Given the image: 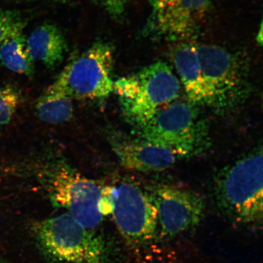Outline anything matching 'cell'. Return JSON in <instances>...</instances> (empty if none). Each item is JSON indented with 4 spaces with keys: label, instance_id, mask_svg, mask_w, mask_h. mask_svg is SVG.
<instances>
[{
    "label": "cell",
    "instance_id": "cell-1",
    "mask_svg": "<svg viewBox=\"0 0 263 263\" xmlns=\"http://www.w3.org/2000/svg\"><path fill=\"white\" fill-rule=\"evenodd\" d=\"M214 190L217 205L229 219L242 224L261 222V147L222 171L217 177Z\"/></svg>",
    "mask_w": 263,
    "mask_h": 263
},
{
    "label": "cell",
    "instance_id": "cell-2",
    "mask_svg": "<svg viewBox=\"0 0 263 263\" xmlns=\"http://www.w3.org/2000/svg\"><path fill=\"white\" fill-rule=\"evenodd\" d=\"M180 90L178 78L163 61L146 66L136 74L118 79L114 84L124 117L136 129L175 100Z\"/></svg>",
    "mask_w": 263,
    "mask_h": 263
},
{
    "label": "cell",
    "instance_id": "cell-3",
    "mask_svg": "<svg viewBox=\"0 0 263 263\" xmlns=\"http://www.w3.org/2000/svg\"><path fill=\"white\" fill-rule=\"evenodd\" d=\"M31 231L39 250L52 262H108L103 239L67 213L35 222Z\"/></svg>",
    "mask_w": 263,
    "mask_h": 263
},
{
    "label": "cell",
    "instance_id": "cell-4",
    "mask_svg": "<svg viewBox=\"0 0 263 263\" xmlns=\"http://www.w3.org/2000/svg\"><path fill=\"white\" fill-rule=\"evenodd\" d=\"M136 130L141 139L182 157L201 151L208 136L205 121L195 104L182 102L160 108Z\"/></svg>",
    "mask_w": 263,
    "mask_h": 263
},
{
    "label": "cell",
    "instance_id": "cell-5",
    "mask_svg": "<svg viewBox=\"0 0 263 263\" xmlns=\"http://www.w3.org/2000/svg\"><path fill=\"white\" fill-rule=\"evenodd\" d=\"M196 47L208 106L223 112L239 106L249 91L248 65L237 55L219 46Z\"/></svg>",
    "mask_w": 263,
    "mask_h": 263
},
{
    "label": "cell",
    "instance_id": "cell-6",
    "mask_svg": "<svg viewBox=\"0 0 263 263\" xmlns=\"http://www.w3.org/2000/svg\"><path fill=\"white\" fill-rule=\"evenodd\" d=\"M45 185L52 203L88 229L103 222V187L63 163L47 170Z\"/></svg>",
    "mask_w": 263,
    "mask_h": 263
},
{
    "label": "cell",
    "instance_id": "cell-7",
    "mask_svg": "<svg viewBox=\"0 0 263 263\" xmlns=\"http://www.w3.org/2000/svg\"><path fill=\"white\" fill-rule=\"evenodd\" d=\"M114 48L97 41L65 66L51 86L77 100H98L114 92Z\"/></svg>",
    "mask_w": 263,
    "mask_h": 263
},
{
    "label": "cell",
    "instance_id": "cell-8",
    "mask_svg": "<svg viewBox=\"0 0 263 263\" xmlns=\"http://www.w3.org/2000/svg\"><path fill=\"white\" fill-rule=\"evenodd\" d=\"M105 215H111L118 230L132 244H144L157 229V213L148 191L136 184L123 182L103 187Z\"/></svg>",
    "mask_w": 263,
    "mask_h": 263
},
{
    "label": "cell",
    "instance_id": "cell-9",
    "mask_svg": "<svg viewBox=\"0 0 263 263\" xmlns=\"http://www.w3.org/2000/svg\"><path fill=\"white\" fill-rule=\"evenodd\" d=\"M148 192L157 210V229L166 236H175L196 228L205 215L204 199L193 191L160 185Z\"/></svg>",
    "mask_w": 263,
    "mask_h": 263
},
{
    "label": "cell",
    "instance_id": "cell-10",
    "mask_svg": "<svg viewBox=\"0 0 263 263\" xmlns=\"http://www.w3.org/2000/svg\"><path fill=\"white\" fill-rule=\"evenodd\" d=\"M152 12L143 34L177 40L195 34L208 12L210 0H150Z\"/></svg>",
    "mask_w": 263,
    "mask_h": 263
},
{
    "label": "cell",
    "instance_id": "cell-11",
    "mask_svg": "<svg viewBox=\"0 0 263 263\" xmlns=\"http://www.w3.org/2000/svg\"><path fill=\"white\" fill-rule=\"evenodd\" d=\"M110 142L121 165L136 172H162L182 157L172 151L139 137L137 139L116 137Z\"/></svg>",
    "mask_w": 263,
    "mask_h": 263
},
{
    "label": "cell",
    "instance_id": "cell-12",
    "mask_svg": "<svg viewBox=\"0 0 263 263\" xmlns=\"http://www.w3.org/2000/svg\"><path fill=\"white\" fill-rule=\"evenodd\" d=\"M173 61L190 103L208 106L209 98L196 45L183 43L174 48Z\"/></svg>",
    "mask_w": 263,
    "mask_h": 263
},
{
    "label": "cell",
    "instance_id": "cell-13",
    "mask_svg": "<svg viewBox=\"0 0 263 263\" xmlns=\"http://www.w3.org/2000/svg\"><path fill=\"white\" fill-rule=\"evenodd\" d=\"M26 48L34 62H41L49 69L60 65L68 50L63 32L57 25L44 24L39 26L26 38Z\"/></svg>",
    "mask_w": 263,
    "mask_h": 263
},
{
    "label": "cell",
    "instance_id": "cell-14",
    "mask_svg": "<svg viewBox=\"0 0 263 263\" xmlns=\"http://www.w3.org/2000/svg\"><path fill=\"white\" fill-rule=\"evenodd\" d=\"M73 99L51 85L39 99L36 110L45 122L60 124L70 121L73 116Z\"/></svg>",
    "mask_w": 263,
    "mask_h": 263
},
{
    "label": "cell",
    "instance_id": "cell-15",
    "mask_svg": "<svg viewBox=\"0 0 263 263\" xmlns=\"http://www.w3.org/2000/svg\"><path fill=\"white\" fill-rule=\"evenodd\" d=\"M0 61L15 73L31 77L34 65L26 48V37L20 34L9 39L0 48Z\"/></svg>",
    "mask_w": 263,
    "mask_h": 263
},
{
    "label": "cell",
    "instance_id": "cell-16",
    "mask_svg": "<svg viewBox=\"0 0 263 263\" xmlns=\"http://www.w3.org/2000/svg\"><path fill=\"white\" fill-rule=\"evenodd\" d=\"M26 25L18 12L0 9V48L9 39L23 34Z\"/></svg>",
    "mask_w": 263,
    "mask_h": 263
},
{
    "label": "cell",
    "instance_id": "cell-17",
    "mask_svg": "<svg viewBox=\"0 0 263 263\" xmlns=\"http://www.w3.org/2000/svg\"><path fill=\"white\" fill-rule=\"evenodd\" d=\"M20 101V94L15 88L10 85L0 87V124H7L11 121Z\"/></svg>",
    "mask_w": 263,
    "mask_h": 263
},
{
    "label": "cell",
    "instance_id": "cell-18",
    "mask_svg": "<svg viewBox=\"0 0 263 263\" xmlns=\"http://www.w3.org/2000/svg\"><path fill=\"white\" fill-rule=\"evenodd\" d=\"M116 21L122 18L130 0H92Z\"/></svg>",
    "mask_w": 263,
    "mask_h": 263
},
{
    "label": "cell",
    "instance_id": "cell-19",
    "mask_svg": "<svg viewBox=\"0 0 263 263\" xmlns=\"http://www.w3.org/2000/svg\"><path fill=\"white\" fill-rule=\"evenodd\" d=\"M256 39H257L258 44L259 45H261L262 42V24L261 25L260 29H259V31L258 34L257 35V37H256Z\"/></svg>",
    "mask_w": 263,
    "mask_h": 263
},
{
    "label": "cell",
    "instance_id": "cell-20",
    "mask_svg": "<svg viewBox=\"0 0 263 263\" xmlns=\"http://www.w3.org/2000/svg\"><path fill=\"white\" fill-rule=\"evenodd\" d=\"M44 1H51L57 3H68L69 0H44Z\"/></svg>",
    "mask_w": 263,
    "mask_h": 263
},
{
    "label": "cell",
    "instance_id": "cell-21",
    "mask_svg": "<svg viewBox=\"0 0 263 263\" xmlns=\"http://www.w3.org/2000/svg\"><path fill=\"white\" fill-rule=\"evenodd\" d=\"M0 261H3V259L2 258L1 256H0Z\"/></svg>",
    "mask_w": 263,
    "mask_h": 263
},
{
    "label": "cell",
    "instance_id": "cell-22",
    "mask_svg": "<svg viewBox=\"0 0 263 263\" xmlns=\"http://www.w3.org/2000/svg\"><path fill=\"white\" fill-rule=\"evenodd\" d=\"M0 263H2L1 262H0Z\"/></svg>",
    "mask_w": 263,
    "mask_h": 263
}]
</instances>
